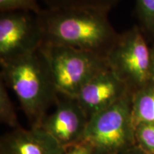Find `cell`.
<instances>
[{
  "instance_id": "1",
  "label": "cell",
  "mask_w": 154,
  "mask_h": 154,
  "mask_svg": "<svg viewBox=\"0 0 154 154\" xmlns=\"http://www.w3.org/2000/svg\"><path fill=\"white\" fill-rule=\"evenodd\" d=\"M108 14L91 8H44L36 15L42 44L72 47L106 58L119 36Z\"/></svg>"
},
{
  "instance_id": "2",
  "label": "cell",
  "mask_w": 154,
  "mask_h": 154,
  "mask_svg": "<svg viewBox=\"0 0 154 154\" xmlns=\"http://www.w3.org/2000/svg\"><path fill=\"white\" fill-rule=\"evenodd\" d=\"M1 80L17 96L32 127L41 126L59 93L40 49L1 63Z\"/></svg>"
},
{
  "instance_id": "3",
  "label": "cell",
  "mask_w": 154,
  "mask_h": 154,
  "mask_svg": "<svg viewBox=\"0 0 154 154\" xmlns=\"http://www.w3.org/2000/svg\"><path fill=\"white\" fill-rule=\"evenodd\" d=\"M58 93L76 98L92 78L109 69L106 58L91 51L64 46L41 44Z\"/></svg>"
},
{
  "instance_id": "4",
  "label": "cell",
  "mask_w": 154,
  "mask_h": 154,
  "mask_svg": "<svg viewBox=\"0 0 154 154\" xmlns=\"http://www.w3.org/2000/svg\"><path fill=\"white\" fill-rule=\"evenodd\" d=\"M132 96L128 94L88 119L84 140L91 146L93 154H121L136 142Z\"/></svg>"
},
{
  "instance_id": "5",
  "label": "cell",
  "mask_w": 154,
  "mask_h": 154,
  "mask_svg": "<svg viewBox=\"0 0 154 154\" xmlns=\"http://www.w3.org/2000/svg\"><path fill=\"white\" fill-rule=\"evenodd\" d=\"M106 60L109 69L134 93L152 82L151 54L138 28L119 34Z\"/></svg>"
},
{
  "instance_id": "6",
  "label": "cell",
  "mask_w": 154,
  "mask_h": 154,
  "mask_svg": "<svg viewBox=\"0 0 154 154\" xmlns=\"http://www.w3.org/2000/svg\"><path fill=\"white\" fill-rule=\"evenodd\" d=\"M42 34L36 15L26 11L1 13L0 63L36 51Z\"/></svg>"
},
{
  "instance_id": "7",
  "label": "cell",
  "mask_w": 154,
  "mask_h": 154,
  "mask_svg": "<svg viewBox=\"0 0 154 154\" xmlns=\"http://www.w3.org/2000/svg\"><path fill=\"white\" fill-rule=\"evenodd\" d=\"M55 105L40 127L67 150L84 140L88 118L75 98L59 94Z\"/></svg>"
},
{
  "instance_id": "8",
  "label": "cell",
  "mask_w": 154,
  "mask_h": 154,
  "mask_svg": "<svg viewBox=\"0 0 154 154\" xmlns=\"http://www.w3.org/2000/svg\"><path fill=\"white\" fill-rule=\"evenodd\" d=\"M129 93L128 86L109 69L88 81L75 99L89 119Z\"/></svg>"
},
{
  "instance_id": "9",
  "label": "cell",
  "mask_w": 154,
  "mask_h": 154,
  "mask_svg": "<svg viewBox=\"0 0 154 154\" xmlns=\"http://www.w3.org/2000/svg\"><path fill=\"white\" fill-rule=\"evenodd\" d=\"M66 150L42 127H19L2 136L1 154H64Z\"/></svg>"
},
{
  "instance_id": "10",
  "label": "cell",
  "mask_w": 154,
  "mask_h": 154,
  "mask_svg": "<svg viewBox=\"0 0 154 154\" xmlns=\"http://www.w3.org/2000/svg\"><path fill=\"white\" fill-rule=\"evenodd\" d=\"M132 121L134 128L140 124H154V82L133 93Z\"/></svg>"
},
{
  "instance_id": "11",
  "label": "cell",
  "mask_w": 154,
  "mask_h": 154,
  "mask_svg": "<svg viewBox=\"0 0 154 154\" xmlns=\"http://www.w3.org/2000/svg\"><path fill=\"white\" fill-rule=\"evenodd\" d=\"M45 9H61L69 8H91L109 12L120 0H38Z\"/></svg>"
},
{
  "instance_id": "12",
  "label": "cell",
  "mask_w": 154,
  "mask_h": 154,
  "mask_svg": "<svg viewBox=\"0 0 154 154\" xmlns=\"http://www.w3.org/2000/svg\"><path fill=\"white\" fill-rule=\"evenodd\" d=\"M7 88L5 83L0 80V121L2 124L15 129L21 126Z\"/></svg>"
},
{
  "instance_id": "13",
  "label": "cell",
  "mask_w": 154,
  "mask_h": 154,
  "mask_svg": "<svg viewBox=\"0 0 154 154\" xmlns=\"http://www.w3.org/2000/svg\"><path fill=\"white\" fill-rule=\"evenodd\" d=\"M135 140L144 153L154 154V124L137 125L135 127Z\"/></svg>"
},
{
  "instance_id": "14",
  "label": "cell",
  "mask_w": 154,
  "mask_h": 154,
  "mask_svg": "<svg viewBox=\"0 0 154 154\" xmlns=\"http://www.w3.org/2000/svg\"><path fill=\"white\" fill-rule=\"evenodd\" d=\"M42 9L38 0H0L1 13L26 11L37 15Z\"/></svg>"
},
{
  "instance_id": "15",
  "label": "cell",
  "mask_w": 154,
  "mask_h": 154,
  "mask_svg": "<svg viewBox=\"0 0 154 154\" xmlns=\"http://www.w3.org/2000/svg\"><path fill=\"white\" fill-rule=\"evenodd\" d=\"M138 16L144 27L154 32V0H136Z\"/></svg>"
},
{
  "instance_id": "16",
  "label": "cell",
  "mask_w": 154,
  "mask_h": 154,
  "mask_svg": "<svg viewBox=\"0 0 154 154\" xmlns=\"http://www.w3.org/2000/svg\"><path fill=\"white\" fill-rule=\"evenodd\" d=\"M91 146L86 141L83 140L80 143L72 146L66 150L64 154H93Z\"/></svg>"
},
{
  "instance_id": "17",
  "label": "cell",
  "mask_w": 154,
  "mask_h": 154,
  "mask_svg": "<svg viewBox=\"0 0 154 154\" xmlns=\"http://www.w3.org/2000/svg\"><path fill=\"white\" fill-rule=\"evenodd\" d=\"M151 67H152V82H154V51L151 54Z\"/></svg>"
},
{
  "instance_id": "18",
  "label": "cell",
  "mask_w": 154,
  "mask_h": 154,
  "mask_svg": "<svg viewBox=\"0 0 154 154\" xmlns=\"http://www.w3.org/2000/svg\"><path fill=\"white\" fill-rule=\"evenodd\" d=\"M136 152H135L134 151H132V150H131V149H130L127 150L126 151H125V152H124V153H122L121 154H136Z\"/></svg>"
}]
</instances>
